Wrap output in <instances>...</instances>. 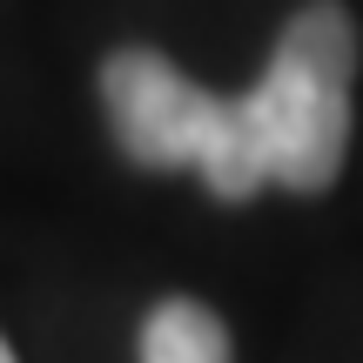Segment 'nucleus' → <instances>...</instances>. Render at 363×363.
Masks as SVG:
<instances>
[{
    "mask_svg": "<svg viewBox=\"0 0 363 363\" xmlns=\"http://www.w3.org/2000/svg\"><path fill=\"white\" fill-rule=\"evenodd\" d=\"M350 74H357V27L337 0H316L283 27L269 67L256 88L235 94L242 108V142L249 169L262 189H296L316 195L343 169L350 142Z\"/></svg>",
    "mask_w": 363,
    "mask_h": 363,
    "instance_id": "obj_1",
    "label": "nucleus"
},
{
    "mask_svg": "<svg viewBox=\"0 0 363 363\" xmlns=\"http://www.w3.org/2000/svg\"><path fill=\"white\" fill-rule=\"evenodd\" d=\"M101 101H108V121H115V142L128 162H142V169H195L208 182V195H222V202H249L262 189L256 169H249L235 94L195 88L162 54H148V48L115 54L101 67Z\"/></svg>",
    "mask_w": 363,
    "mask_h": 363,
    "instance_id": "obj_2",
    "label": "nucleus"
},
{
    "mask_svg": "<svg viewBox=\"0 0 363 363\" xmlns=\"http://www.w3.org/2000/svg\"><path fill=\"white\" fill-rule=\"evenodd\" d=\"M142 363H229V330L216 310L169 296L142 323Z\"/></svg>",
    "mask_w": 363,
    "mask_h": 363,
    "instance_id": "obj_3",
    "label": "nucleus"
},
{
    "mask_svg": "<svg viewBox=\"0 0 363 363\" xmlns=\"http://www.w3.org/2000/svg\"><path fill=\"white\" fill-rule=\"evenodd\" d=\"M0 363H13V350H7V343H0Z\"/></svg>",
    "mask_w": 363,
    "mask_h": 363,
    "instance_id": "obj_4",
    "label": "nucleus"
}]
</instances>
